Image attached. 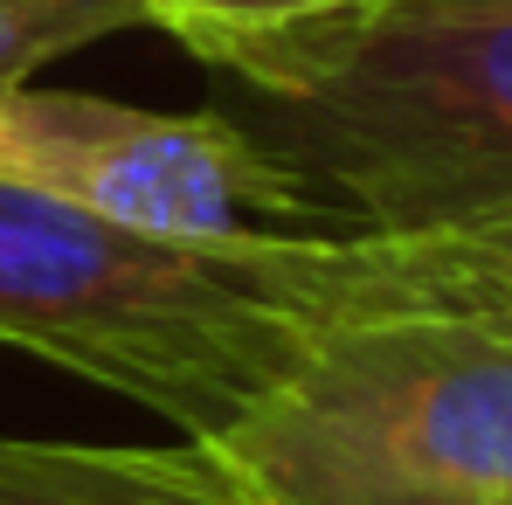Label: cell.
Instances as JSON below:
<instances>
[{"label": "cell", "mask_w": 512, "mask_h": 505, "mask_svg": "<svg viewBox=\"0 0 512 505\" xmlns=\"http://www.w3.org/2000/svg\"><path fill=\"white\" fill-rule=\"evenodd\" d=\"M222 443L243 464H256L270 478V492H284L291 505H512V499H485V492H450V485H416V478L374 471L367 457L326 443L312 422H298L277 402Z\"/></svg>", "instance_id": "cell-6"}, {"label": "cell", "mask_w": 512, "mask_h": 505, "mask_svg": "<svg viewBox=\"0 0 512 505\" xmlns=\"http://www.w3.org/2000/svg\"><path fill=\"white\" fill-rule=\"evenodd\" d=\"M0 173L173 250L270 256L346 236L222 111H146L84 90H0Z\"/></svg>", "instance_id": "cell-4"}, {"label": "cell", "mask_w": 512, "mask_h": 505, "mask_svg": "<svg viewBox=\"0 0 512 505\" xmlns=\"http://www.w3.org/2000/svg\"><path fill=\"white\" fill-rule=\"evenodd\" d=\"M125 28H146L139 0H0V90L28 84L42 63Z\"/></svg>", "instance_id": "cell-7"}, {"label": "cell", "mask_w": 512, "mask_h": 505, "mask_svg": "<svg viewBox=\"0 0 512 505\" xmlns=\"http://www.w3.org/2000/svg\"><path fill=\"white\" fill-rule=\"evenodd\" d=\"M187 56L346 229L512 222V0H340Z\"/></svg>", "instance_id": "cell-1"}, {"label": "cell", "mask_w": 512, "mask_h": 505, "mask_svg": "<svg viewBox=\"0 0 512 505\" xmlns=\"http://www.w3.org/2000/svg\"><path fill=\"white\" fill-rule=\"evenodd\" d=\"M139 7H146V28H167L180 49H194V42L277 28V21H298V14H319L340 0H139Z\"/></svg>", "instance_id": "cell-8"}, {"label": "cell", "mask_w": 512, "mask_h": 505, "mask_svg": "<svg viewBox=\"0 0 512 505\" xmlns=\"http://www.w3.org/2000/svg\"><path fill=\"white\" fill-rule=\"evenodd\" d=\"M298 353L277 409L374 471L512 499V222L270 250Z\"/></svg>", "instance_id": "cell-2"}, {"label": "cell", "mask_w": 512, "mask_h": 505, "mask_svg": "<svg viewBox=\"0 0 512 505\" xmlns=\"http://www.w3.org/2000/svg\"><path fill=\"white\" fill-rule=\"evenodd\" d=\"M0 505H291L229 443L0 436Z\"/></svg>", "instance_id": "cell-5"}, {"label": "cell", "mask_w": 512, "mask_h": 505, "mask_svg": "<svg viewBox=\"0 0 512 505\" xmlns=\"http://www.w3.org/2000/svg\"><path fill=\"white\" fill-rule=\"evenodd\" d=\"M0 346L222 443L284 395L298 326L270 256L173 250L0 173Z\"/></svg>", "instance_id": "cell-3"}]
</instances>
